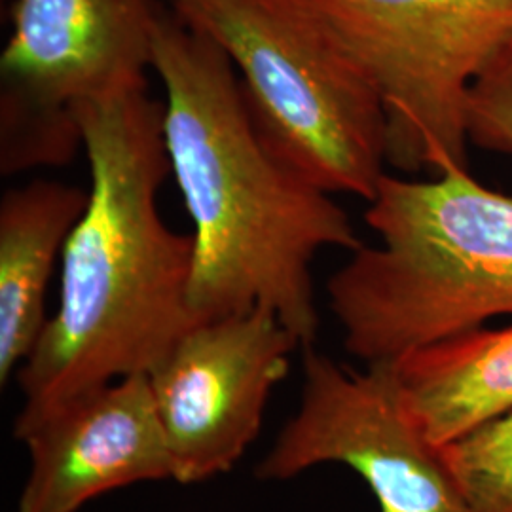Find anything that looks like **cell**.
Returning <instances> with one entry per match:
<instances>
[{
	"mask_svg": "<svg viewBox=\"0 0 512 512\" xmlns=\"http://www.w3.org/2000/svg\"><path fill=\"white\" fill-rule=\"evenodd\" d=\"M391 366L408 412L437 446L512 412V325L461 332Z\"/></svg>",
	"mask_w": 512,
	"mask_h": 512,
	"instance_id": "cell-11",
	"label": "cell"
},
{
	"mask_svg": "<svg viewBox=\"0 0 512 512\" xmlns=\"http://www.w3.org/2000/svg\"><path fill=\"white\" fill-rule=\"evenodd\" d=\"M465 131L469 145L512 154V42L469 88Z\"/></svg>",
	"mask_w": 512,
	"mask_h": 512,
	"instance_id": "cell-13",
	"label": "cell"
},
{
	"mask_svg": "<svg viewBox=\"0 0 512 512\" xmlns=\"http://www.w3.org/2000/svg\"><path fill=\"white\" fill-rule=\"evenodd\" d=\"M90 190L33 181L0 202V384L29 359L46 329L55 260L88 205Z\"/></svg>",
	"mask_w": 512,
	"mask_h": 512,
	"instance_id": "cell-10",
	"label": "cell"
},
{
	"mask_svg": "<svg viewBox=\"0 0 512 512\" xmlns=\"http://www.w3.org/2000/svg\"><path fill=\"white\" fill-rule=\"evenodd\" d=\"M152 69L165 90L171 173L194 224L190 304L202 319L268 310L313 348L319 330L311 262L355 251L348 213L266 147L228 54L162 8Z\"/></svg>",
	"mask_w": 512,
	"mask_h": 512,
	"instance_id": "cell-1",
	"label": "cell"
},
{
	"mask_svg": "<svg viewBox=\"0 0 512 512\" xmlns=\"http://www.w3.org/2000/svg\"><path fill=\"white\" fill-rule=\"evenodd\" d=\"M467 512H512V412L442 446Z\"/></svg>",
	"mask_w": 512,
	"mask_h": 512,
	"instance_id": "cell-12",
	"label": "cell"
},
{
	"mask_svg": "<svg viewBox=\"0 0 512 512\" xmlns=\"http://www.w3.org/2000/svg\"><path fill=\"white\" fill-rule=\"evenodd\" d=\"M382 99L387 165L469 171L465 99L512 42V0H306Z\"/></svg>",
	"mask_w": 512,
	"mask_h": 512,
	"instance_id": "cell-5",
	"label": "cell"
},
{
	"mask_svg": "<svg viewBox=\"0 0 512 512\" xmlns=\"http://www.w3.org/2000/svg\"><path fill=\"white\" fill-rule=\"evenodd\" d=\"M171 10L228 54L279 162L327 194L376 196L382 99L306 0H171Z\"/></svg>",
	"mask_w": 512,
	"mask_h": 512,
	"instance_id": "cell-4",
	"label": "cell"
},
{
	"mask_svg": "<svg viewBox=\"0 0 512 512\" xmlns=\"http://www.w3.org/2000/svg\"><path fill=\"white\" fill-rule=\"evenodd\" d=\"M156 0H16L0 103L52 112L148 88Z\"/></svg>",
	"mask_w": 512,
	"mask_h": 512,
	"instance_id": "cell-9",
	"label": "cell"
},
{
	"mask_svg": "<svg viewBox=\"0 0 512 512\" xmlns=\"http://www.w3.org/2000/svg\"><path fill=\"white\" fill-rule=\"evenodd\" d=\"M300 348L272 311L202 321L148 374L179 484L228 473L255 442Z\"/></svg>",
	"mask_w": 512,
	"mask_h": 512,
	"instance_id": "cell-7",
	"label": "cell"
},
{
	"mask_svg": "<svg viewBox=\"0 0 512 512\" xmlns=\"http://www.w3.org/2000/svg\"><path fill=\"white\" fill-rule=\"evenodd\" d=\"M361 245L327 283L344 346L365 365L512 315V198L469 171L433 181L385 173Z\"/></svg>",
	"mask_w": 512,
	"mask_h": 512,
	"instance_id": "cell-3",
	"label": "cell"
},
{
	"mask_svg": "<svg viewBox=\"0 0 512 512\" xmlns=\"http://www.w3.org/2000/svg\"><path fill=\"white\" fill-rule=\"evenodd\" d=\"M74 114L90 196L61 255L57 310L16 374L18 416L148 376L202 323L190 304L192 234L173 232L158 209L171 173L164 105L139 88L80 103Z\"/></svg>",
	"mask_w": 512,
	"mask_h": 512,
	"instance_id": "cell-2",
	"label": "cell"
},
{
	"mask_svg": "<svg viewBox=\"0 0 512 512\" xmlns=\"http://www.w3.org/2000/svg\"><path fill=\"white\" fill-rule=\"evenodd\" d=\"M14 437L29 452L16 512H78L114 490L175 475L147 374L18 416Z\"/></svg>",
	"mask_w": 512,
	"mask_h": 512,
	"instance_id": "cell-8",
	"label": "cell"
},
{
	"mask_svg": "<svg viewBox=\"0 0 512 512\" xmlns=\"http://www.w3.org/2000/svg\"><path fill=\"white\" fill-rule=\"evenodd\" d=\"M325 463L361 476L380 512H467L442 446L408 412L391 363L357 372L308 348L300 406L255 476L289 482Z\"/></svg>",
	"mask_w": 512,
	"mask_h": 512,
	"instance_id": "cell-6",
	"label": "cell"
}]
</instances>
